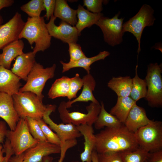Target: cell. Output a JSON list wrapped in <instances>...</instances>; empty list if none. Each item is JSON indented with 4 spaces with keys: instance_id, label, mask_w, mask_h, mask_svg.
Wrapping results in <instances>:
<instances>
[{
    "instance_id": "cell-1",
    "label": "cell",
    "mask_w": 162,
    "mask_h": 162,
    "mask_svg": "<svg viewBox=\"0 0 162 162\" xmlns=\"http://www.w3.org/2000/svg\"><path fill=\"white\" fill-rule=\"evenodd\" d=\"M97 153L132 151L140 148L134 133L123 124L116 128L106 127L95 134Z\"/></svg>"
},
{
    "instance_id": "cell-2",
    "label": "cell",
    "mask_w": 162,
    "mask_h": 162,
    "mask_svg": "<svg viewBox=\"0 0 162 162\" xmlns=\"http://www.w3.org/2000/svg\"><path fill=\"white\" fill-rule=\"evenodd\" d=\"M26 39L32 47L35 54L39 51L44 52L49 48L51 44L50 35L44 20V16L38 17H28L19 36V39Z\"/></svg>"
},
{
    "instance_id": "cell-3",
    "label": "cell",
    "mask_w": 162,
    "mask_h": 162,
    "mask_svg": "<svg viewBox=\"0 0 162 162\" xmlns=\"http://www.w3.org/2000/svg\"><path fill=\"white\" fill-rule=\"evenodd\" d=\"M12 97L14 108L20 118H43L47 111L56 108L55 105L44 104L36 94L30 92H19Z\"/></svg>"
},
{
    "instance_id": "cell-4",
    "label": "cell",
    "mask_w": 162,
    "mask_h": 162,
    "mask_svg": "<svg viewBox=\"0 0 162 162\" xmlns=\"http://www.w3.org/2000/svg\"><path fill=\"white\" fill-rule=\"evenodd\" d=\"M56 67V64H54L50 67L44 68L42 65L36 62L28 76L26 83L20 88L19 92H30L36 94L43 101V89L47 81L54 77Z\"/></svg>"
},
{
    "instance_id": "cell-5",
    "label": "cell",
    "mask_w": 162,
    "mask_h": 162,
    "mask_svg": "<svg viewBox=\"0 0 162 162\" xmlns=\"http://www.w3.org/2000/svg\"><path fill=\"white\" fill-rule=\"evenodd\" d=\"M140 148L148 152L162 149V122L152 120L135 133Z\"/></svg>"
},
{
    "instance_id": "cell-6",
    "label": "cell",
    "mask_w": 162,
    "mask_h": 162,
    "mask_svg": "<svg viewBox=\"0 0 162 162\" xmlns=\"http://www.w3.org/2000/svg\"><path fill=\"white\" fill-rule=\"evenodd\" d=\"M162 69L161 64L150 63L148 66L145 79L147 86L145 99L152 107L162 106Z\"/></svg>"
},
{
    "instance_id": "cell-7",
    "label": "cell",
    "mask_w": 162,
    "mask_h": 162,
    "mask_svg": "<svg viewBox=\"0 0 162 162\" xmlns=\"http://www.w3.org/2000/svg\"><path fill=\"white\" fill-rule=\"evenodd\" d=\"M15 155L23 153L39 141L29 131L26 118H20L14 130H8L6 136Z\"/></svg>"
},
{
    "instance_id": "cell-8",
    "label": "cell",
    "mask_w": 162,
    "mask_h": 162,
    "mask_svg": "<svg viewBox=\"0 0 162 162\" xmlns=\"http://www.w3.org/2000/svg\"><path fill=\"white\" fill-rule=\"evenodd\" d=\"M101 104L98 102H91L86 107L87 112H69L66 105V102H61L58 107L60 118L64 124L70 123L76 126L86 124L92 126L96 120L100 112Z\"/></svg>"
},
{
    "instance_id": "cell-9",
    "label": "cell",
    "mask_w": 162,
    "mask_h": 162,
    "mask_svg": "<svg viewBox=\"0 0 162 162\" xmlns=\"http://www.w3.org/2000/svg\"><path fill=\"white\" fill-rule=\"evenodd\" d=\"M154 11L150 5L144 4L135 16L123 24L124 33L130 32L136 37L138 42V55L141 50L140 40L142 32L145 27L153 25L156 19Z\"/></svg>"
},
{
    "instance_id": "cell-10",
    "label": "cell",
    "mask_w": 162,
    "mask_h": 162,
    "mask_svg": "<svg viewBox=\"0 0 162 162\" xmlns=\"http://www.w3.org/2000/svg\"><path fill=\"white\" fill-rule=\"evenodd\" d=\"M120 14V12L118 13L112 18L103 16L95 24L101 29L105 42L112 46L118 45L123 41L124 18H118Z\"/></svg>"
},
{
    "instance_id": "cell-11",
    "label": "cell",
    "mask_w": 162,
    "mask_h": 162,
    "mask_svg": "<svg viewBox=\"0 0 162 162\" xmlns=\"http://www.w3.org/2000/svg\"><path fill=\"white\" fill-rule=\"evenodd\" d=\"M25 23L21 14L17 12L8 22L0 26V49L19 39V35Z\"/></svg>"
},
{
    "instance_id": "cell-12",
    "label": "cell",
    "mask_w": 162,
    "mask_h": 162,
    "mask_svg": "<svg viewBox=\"0 0 162 162\" xmlns=\"http://www.w3.org/2000/svg\"><path fill=\"white\" fill-rule=\"evenodd\" d=\"M56 18L53 15L46 26L50 36L61 40L64 43H76L79 36L75 26L62 21L59 26H56L55 21Z\"/></svg>"
},
{
    "instance_id": "cell-13",
    "label": "cell",
    "mask_w": 162,
    "mask_h": 162,
    "mask_svg": "<svg viewBox=\"0 0 162 162\" xmlns=\"http://www.w3.org/2000/svg\"><path fill=\"white\" fill-rule=\"evenodd\" d=\"M55 110L51 109L47 111L43 119L49 125L50 128L56 132L60 140L61 144L66 141L76 139L82 136L76 125L70 123L57 124L54 122L50 118V115Z\"/></svg>"
},
{
    "instance_id": "cell-14",
    "label": "cell",
    "mask_w": 162,
    "mask_h": 162,
    "mask_svg": "<svg viewBox=\"0 0 162 162\" xmlns=\"http://www.w3.org/2000/svg\"><path fill=\"white\" fill-rule=\"evenodd\" d=\"M60 152L59 146L47 141H39L23 153V162H42L45 157Z\"/></svg>"
},
{
    "instance_id": "cell-15",
    "label": "cell",
    "mask_w": 162,
    "mask_h": 162,
    "mask_svg": "<svg viewBox=\"0 0 162 162\" xmlns=\"http://www.w3.org/2000/svg\"><path fill=\"white\" fill-rule=\"evenodd\" d=\"M0 117L11 130H14L20 118L14 108L12 96L2 92H0Z\"/></svg>"
},
{
    "instance_id": "cell-16",
    "label": "cell",
    "mask_w": 162,
    "mask_h": 162,
    "mask_svg": "<svg viewBox=\"0 0 162 162\" xmlns=\"http://www.w3.org/2000/svg\"><path fill=\"white\" fill-rule=\"evenodd\" d=\"M152 121L148 117L145 109L136 103L130 110L124 124L130 131L134 133Z\"/></svg>"
},
{
    "instance_id": "cell-17",
    "label": "cell",
    "mask_w": 162,
    "mask_h": 162,
    "mask_svg": "<svg viewBox=\"0 0 162 162\" xmlns=\"http://www.w3.org/2000/svg\"><path fill=\"white\" fill-rule=\"evenodd\" d=\"M35 55L31 51L23 53L18 56L11 70L20 79L26 81L28 76L36 62Z\"/></svg>"
},
{
    "instance_id": "cell-18",
    "label": "cell",
    "mask_w": 162,
    "mask_h": 162,
    "mask_svg": "<svg viewBox=\"0 0 162 162\" xmlns=\"http://www.w3.org/2000/svg\"><path fill=\"white\" fill-rule=\"evenodd\" d=\"M20 80L11 70L0 66V92L11 96L18 93L22 85Z\"/></svg>"
},
{
    "instance_id": "cell-19",
    "label": "cell",
    "mask_w": 162,
    "mask_h": 162,
    "mask_svg": "<svg viewBox=\"0 0 162 162\" xmlns=\"http://www.w3.org/2000/svg\"><path fill=\"white\" fill-rule=\"evenodd\" d=\"M82 136H83L84 149L80 154L82 162H92L91 156L93 150L95 149L96 137L92 126L86 124L76 126Z\"/></svg>"
},
{
    "instance_id": "cell-20",
    "label": "cell",
    "mask_w": 162,
    "mask_h": 162,
    "mask_svg": "<svg viewBox=\"0 0 162 162\" xmlns=\"http://www.w3.org/2000/svg\"><path fill=\"white\" fill-rule=\"evenodd\" d=\"M83 81V88L81 93L77 97L72 100L66 102L67 108H70L72 105L77 102H87L97 103L98 102L93 93L96 86V81L90 74H87L82 78Z\"/></svg>"
},
{
    "instance_id": "cell-21",
    "label": "cell",
    "mask_w": 162,
    "mask_h": 162,
    "mask_svg": "<svg viewBox=\"0 0 162 162\" xmlns=\"http://www.w3.org/2000/svg\"><path fill=\"white\" fill-rule=\"evenodd\" d=\"M24 42L20 39L5 46L0 54V66L9 69L13 60L24 53Z\"/></svg>"
},
{
    "instance_id": "cell-22",
    "label": "cell",
    "mask_w": 162,
    "mask_h": 162,
    "mask_svg": "<svg viewBox=\"0 0 162 162\" xmlns=\"http://www.w3.org/2000/svg\"><path fill=\"white\" fill-rule=\"evenodd\" d=\"M78 20L75 27L79 36L81 32L85 28H90L95 24L103 14L102 13H94L85 9L83 6L79 4L76 10Z\"/></svg>"
},
{
    "instance_id": "cell-23",
    "label": "cell",
    "mask_w": 162,
    "mask_h": 162,
    "mask_svg": "<svg viewBox=\"0 0 162 162\" xmlns=\"http://www.w3.org/2000/svg\"><path fill=\"white\" fill-rule=\"evenodd\" d=\"M110 55V53L107 51H104L100 52L97 55L91 57H86L81 58L75 62L69 61L65 63L62 61L60 62L62 66V72L64 73L71 69L75 68H82L87 72V74L90 73L91 65L94 62L101 60H104Z\"/></svg>"
},
{
    "instance_id": "cell-24",
    "label": "cell",
    "mask_w": 162,
    "mask_h": 162,
    "mask_svg": "<svg viewBox=\"0 0 162 162\" xmlns=\"http://www.w3.org/2000/svg\"><path fill=\"white\" fill-rule=\"evenodd\" d=\"M53 15L73 26L76 24V10L71 8L65 0H56Z\"/></svg>"
},
{
    "instance_id": "cell-25",
    "label": "cell",
    "mask_w": 162,
    "mask_h": 162,
    "mask_svg": "<svg viewBox=\"0 0 162 162\" xmlns=\"http://www.w3.org/2000/svg\"><path fill=\"white\" fill-rule=\"evenodd\" d=\"M132 86L130 76L113 77L107 83L108 87L114 91L118 97L130 96Z\"/></svg>"
},
{
    "instance_id": "cell-26",
    "label": "cell",
    "mask_w": 162,
    "mask_h": 162,
    "mask_svg": "<svg viewBox=\"0 0 162 162\" xmlns=\"http://www.w3.org/2000/svg\"><path fill=\"white\" fill-rule=\"evenodd\" d=\"M136 103L130 96L118 97L116 104L111 109L110 113L124 124L130 110Z\"/></svg>"
},
{
    "instance_id": "cell-27",
    "label": "cell",
    "mask_w": 162,
    "mask_h": 162,
    "mask_svg": "<svg viewBox=\"0 0 162 162\" xmlns=\"http://www.w3.org/2000/svg\"><path fill=\"white\" fill-rule=\"evenodd\" d=\"M100 104L101 108L100 112L94 123L96 129L100 130L104 127L116 128L119 127L123 124L115 116L106 110L103 102H101Z\"/></svg>"
},
{
    "instance_id": "cell-28",
    "label": "cell",
    "mask_w": 162,
    "mask_h": 162,
    "mask_svg": "<svg viewBox=\"0 0 162 162\" xmlns=\"http://www.w3.org/2000/svg\"><path fill=\"white\" fill-rule=\"evenodd\" d=\"M70 78L63 76L56 79L52 84L48 94L51 99L60 97H67L69 90Z\"/></svg>"
},
{
    "instance_id": "cell-29",
    "label": "cell",
    "mask_w": 162,
    "mask_h": 162,
    "mask_svg": "<svg viewBox=\"0 0 162 162\" xmlns=\"http://www.w3.org/2000/svg\"><path fill=\"white\" fill-rule=\"evenodd\" d=\"M138 65L135 68V76L132 78V86L130 97L136 102L142 98H145L147 92V86L145 79H142L138 76Z\"/></svg>"
},
{
    "instance_id": "cell-30",
    "label": "cell",
    "mask_w": 162,
    "mask_h": 162,
    "mask_svg": "<svg viewBox=\"0 0 162 162\" xmlns=\"http://www.w3.org/2000/svg\"><path fill=\"white\" fill-rule=\"evenodd\" d=\"M20 9L31 17H40L41 12L45 10L43 0H31L21 6Z\"/></svg>"
},
{
    "instance_id": "cell-31",
    "label": "cell",
    "mask_w": 162,
    "mask_h": 162,
    "mask_svg": "<svg viewBox=\"0 0 162 162\" xmlns=\"http://www.w3.org/2000/svg\"><path fill=\"white\" fill-rule=\"evenodd\" d=\"M149 152L140 147L135 151L120 153L122 162H144Z\"/></svg>"
},
{
    "instance_id": "cell-32",
    "label": "cell",
    "mask_w": 162,
    "mask_h": 162,
    "mask_svg": "<svg viewBox=\"0 0 162 162\" xmlns=\"http://www.w3.org/2000/svg\"><path fill=\"white\" fill-rule=\"evenodd\" d=\"M37 119L47 142L60 146L61 142L56 133L52 131L43 118Z\"/></svg>"
},
{
    "instance_id": "cell-33",
    "label": "cell",
    "mask_w": 162,
    "mask_h": 162,
    "mask_svg": "<svg viewBox=\"0 0 162 162\" xmlns=\"http://www.w3.org/2000/svg\"><path fill=\"white\" fill-rule=\"evenodd\" d=\"M28 128L33 137L38 141H47L37 119L26 117Z\"/></svg>"
},
{
    "instance_id": "cell-34",
    "label": "cell",
    "mask_w": 162,
    "mask_h": 162,
    "mask_svg": "<svg viewBox=\"0 0 162 162\" xmlns=\"http://www.w3.org/2000/svg\"><path fill=\"white\" fill-rule=\"evenodd\" d=\"M83 81L80 77L79 74L77 73L75 76L70 79L69 90L67 97L69 100L75 98L77 94L83 86Z\"/></svg>"
},
{
    "instance_id": "cell-35",
    "label": "cell",
    "mask_w": 162,
    "mask_h": 162,
    "mask_svg": "<svg viewBox=\"0 0 162 162\" xmlns=\"http://www.w3.org/2000/svg\"><path fill=\"white\" fill-rule=\"evenodd\" d=\"M68 51L70 56L69 61L75 62L86 57L80 44L76 43H68Z\"/></svg>"
},
{
    "instance_id": "cell-36",
    "label": "cell",
    "mask_w": 162,
    "mask_h": 162,
    "mask_svg": "<svg viewBox=\"0 0 162 162\" xmlns=\"http://www.w3.org/2000/svg\"><path fill=\"white\" fill-rule=\"evenodd\" d=\"M98 162H122L120 152H107L97 153Z\"/></svg>"
},
{
    "instance_id": "cell-37",
    "label": "cell",
    "mask_w": 162,
    "mask_h": 162,
    "mask_svg": "<svg viewBox=\"0 0 162 162\" xmlns=\"http://www.w3.org/2000/svg\"><path fill=\"white\" fill-rule=\"evenodd\" d=\"M105 1L102 0H84L83 6L87 10L94 13H100L103 10L102 4Z\"/></svg>"
},
{
    "instance_id": "cell-38",
    "label": "cell",
    "mask_w": 162,
    "mask_h": 162,
    "mask_svg": "<svg viewBox=\"0 0 162 162\" xmlns=\"http://www.w3.org/2000/svg\"><path fill=\"white\" fill-rule=\"evenodd\" d=\"M77 143V140L76 139L67 140L62 143L60 146V155L58 161L63 162L68 149L76 146Z\"/></svg>"
},
{
    "instance_id": "cell-39",
    "label": "cell",
    "mask_w": 162,
    "mask_h": 162,
    "mask_svg": "<svg viewBox=\"0 0 162 162\" xmlns=\"http://www.w3.org/2000/svg\"><path fill=\"white\" fill-rule=\"evenodd\" d=\"M43 4L46 14L44 17L49 20L51 16L53 15L56 5L55 0H43Z\"/></svg>"
},
{
    "instance_id": "cell-40",
    "label": "cell",
    "mask_w": 162,
    "mask_h": 162,
    "mask_svg": "<svg viewBox=\"0 0 162 162\" xmlns=\"http://www.w3.org/2000/svg\"><path fill=\"white\" fill-rule=\"evenodd\" d=\"M144 162H162V149L149 152Z\"/></svg>"
},
{
    "instance_id": "cell-41",
    "label": "cell",
    "mask_w": 162,
    "mask_h": 162,
    "mask_svg": "<svg viewBox=\"0 0 162 162\" xmlns=\"http://www.w3.org/2000/svg\"><path fill=\"white\" fill-rule=\"evenodd\" d=\"M5 156L3 162H10L9 160L14 153L10 146L9 141L7 139L3 146Z\"/></svg>"
},
{
    "instance_id": "cell-42",
    "label": "cell",
    "mask_w": 162,
    "mask_h": 162,
    "mask_svg": "<svg viewBox=\"0 0 162 162\" xmlns=\"http://www.w3.org/2000/svg\"><path fill=\"white\" fill-rule=\"evenodd\" d=\"M5 121H0V143H3L6 137L8 130Z\"/></svg>"
},
{
    "instance_id": "cell-43",
    "label": "cell",
    "mask_w": 162,
    "mask_h": 162,
    "mask_svg": "<svg viewBox=\"0 0 162 162\" xmlns=\"http://www.w3.org/2000/svg\"><path fill=\"white\" fill-rule=\"evenodd\" d=\"M14 3V1L13 0H0V11L3 8L10 6Z\"/></svg>"
},
{
    "instance_id": "cell-44",
    "label": "cell",
    "mask_w": 162,
    "mask_h": 162,
    "mask_svg": "<svg viewBox=\"0 0 162 162\" xmlns=\"http://www.w3.org/2000/svg\"><path fill=\"white\" fill-rule=\"evenodd\" d=\"M23 153L19 155H15L14 156L11 157L10 159L9 162H23ZM42 162H45V161L44 159H43V161Z\"/></svg>"
},
{
    "instance_id": "cell-45",
    "label": "cell",
    "mask_w": 162,
    "mask_h": 162,
    "mask_svg": "<svg viewBox=\"0 0 162 162\" xmlns=\"http://www.w3.org/2000/svg\"><path fill=\"white\" fill-rule=\"evenodd\" d=\"M4 153L3 147L0 143V162H3L5 158V156H3V153Z\"/></svg>"
},
{
    "instance_id": "cell-46",
    "label": "cell",
    "mask_w": 162,
    "mask_h": 162,
    "mask_svg": "<svg viewBox=\"0 0 162 162\" xmlns=\"http://www.w3.org/2000/svg\"><path fill=\"white\" fill-rule=\"evenodd\" d=\"M92 162H98L97 157V153L95 150L93 151L91 156Z\"/></svg>"
},
{
    "instance_id": "cell-47",
    "label": "cell",
    "mask_w": 162,
    "mask_h": 162,
    "mask_svg": "<svg viewBox=\"0 0 162 162\" xmlns=\"http://www.w3.org/2000/svg\"><path fill=\"white\" fill-rule=\"evenodd\" d=\"M43 159L45 161V162H51L52 161V158L48 156L45 157ZM58 162H60L58 161Z\"/></svg>"
},
{
    "instance_id": "cell-48",
    "label": "cell",
    "mask_w": 162,
    "mask_h": 162,
    "mask_svg": "<svg viewBox=\"0 0 162 162\" xmlns=\"http://www.w3.org/2000/svg\"><path fill=\"white\" fill-rule=\"evenodd\" d=\"M3 19L2 17L1 16H0V26L1 25L2 22H3Z\"/></svg>"
},
{
    "instance_id": "cell-49",
    "label": "cell",
    "mask_w": 162,
    "mask_h": 162,
    "mask_svg": "<svg viewBox=\"0 0 162 162\" xmlns=\"http://www.w3.org/2000/svg\"><path fill=\"white\" fill-rule=\"evenodd\" d=\"M72 162H78V161H73Z\"/></svg>"
}]
</instances>
